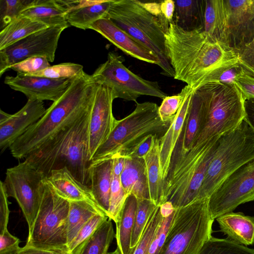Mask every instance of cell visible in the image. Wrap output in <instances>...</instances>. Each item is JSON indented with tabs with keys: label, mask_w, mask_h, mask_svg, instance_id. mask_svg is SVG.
<instances>
[{
	"label": "cell",
	"mask_w": 254,
	"mask_h": 254,
	"mask_svg": "<svg viewBox=\"0 0 254 254\" xmlns=\"http://www.w3.org/2000/svg\"><path fill=\"white\" fill-rule=\"evenodd\" d=\"M173 22L186 30L201 27L204 23L205 0H175Z\"/></svg>",
	"instance_id": "f1b7e54d"
},
{
	"label": "cell",
	"mask_w": 254,
	"mask_h": 254,
	"mask_svg": "<svg viewBox=\"0 0 254 254\" xmlns=\"http://www.w3.org/2000/svg\"><path fill=\"white\" fill-rule=\"evenodd\" d=\"M113 174L120 177L123 172L126 162V157L116 154L113 157Z\"/></svg>",
	"instance_id": "db71d44e"
},
{
	"label": "cell",
	"mask_w": 254,
	"mask_h": 254,
	"mask_svg": "<svg viewBox=\"0 0 254 254\" xmlns=\"http://www.w3.org/2000/svg\"><path fill=\"white\" fill-rule=\"evenodd\" d=\"M108 219V216L105 214L99 213L96 214L88 220L80 229L76 237L68 246V254H75L83 243Z\"/></svg>",
	"instance_id": "60d3db41"
},
{
	"label": "cell",
	"mask_w": 254,
	"mask_h": 254,
	"mask_svg": "<svg viewBox=\"0 0 254 254\" xmlns=\"http://www.w3.org/2000/svg\"><path fill=\"white\" fill-rule=\"evenodd\" d=\"M197 254H254V249L228 239L211 236Z\"/></svg>",
	"instance_id": "836d02e7"
},
{
	"label": "cell",
	"mask_w": 254,
	"mask_h": 254,
	"mask_svg": "<svg viewBox=\"0 0 254 254\" xmlns=\"http://www.w3.org/2000/svg\"><path fill=\"white\" fill-rule=\"evenodd\" d=\"M47 27L45 24L20 15L0 30V50Z\"/></svg>",
	"instance_id": "f546056e"
},
{
	"label": "cell",
	"mask_w": 254,
	"mask_h": 254,
	"mask_svg": "<svg viewBox=\"0 0 254 254\" xmlns=\"http://www.w3.org/2000/svg\"><path fill=\"white\" fill-rule=\"evenodd\" d=\"M128 195L124 190L120 177L113 174L111 183L108 218L116 223Z\"/></svg>",
	"instance_id": "ab89813d"
},
{
	"label": "cell",
	"mask_w": 254,
	"mask_h": 254,
	"mask_svg": "<svg viewBox=\"0 0 254 254\" xmlns=\"http://www.w3.org/2000/svg\"><path fill=\"white\" fill-rule=\"evenodd\" d=\"M71 80L17 74L15 76H6L4 83L12 89L24 94L28 99L54 102L64 94Z\"/></svg>",
	"instance_id": "ac0fdd59"
},
{
	"label": "cell",
	"mask_w": 254,
	"mask_h": 254,
	"mask_svg": "<svg viewBox=\"0 0 254 254\" xmlns=\"http://www.w3.org/2000/svg\"><path fill=\"white\" fill-rule=\"evenodd\" d=\"M98 86L92 75L85 72L71 79L64 94L11 145L9 149L12 156L24 159L77 121L92 108Z\"/></svg>",
	"instance_id": "6da1fadb"
},
{
	"label": "cell",
	"mask_w": 254,
	"mask_h": 254,
	"mask_svg": "<svg viewBox=\"0 0 254 254\" xmlns=\"http://www.w3.org/2000/svg\"><path fill=\"white\" fill-rule=\"evenodd\" d=\"M67 10L58 0H37L33 5L24 10L20 15L28 17L48 27H60L64 29L70 25L66 19Z\"/></svg>",
	"instance_id": "4316f807"
},
{
	"label": "cell",
	"mask_w": 254,
	"mask_h": 254,
	"mask_svg": "<svg viewBox=\"0 0 254 254\" xmlns=\"http://www.w3.org/2000/svg\"><path fill=\"white\" fill-rule=\"evenodd\" d=\"M244 109L245 114L244 120L254 130V98L245 101Z\"/></svg>",
	"instance_id": "f5cc1de1"
},
{
	"label": "cell",
	"mask_w": 254,
	"mask_h": 254,
	"mask_svg": "<svg viewBox=\"0 0 254 254\" xmlns=\"http://www.w3.org/2000/svg\"><path fill=\"white\" fill-rule=\"evenodd\" d=\"M190 87L185 86L177 95L167 96L159 107L158 111L161 120L165 122H172L180 107L184 98Z\"/></svg>",
	"instance_id": "b9f144b4"
},
{
	"label": "cell",
	"mask_w": 254,
	"mask_h": 254,
	"mask_svg": "<svg viewBox=\"0 0 254 254\" xmlns=\"http://www.w3.org/2000/svg\"><path fill=\"white\" fill-rule=\"evenodd\" d=\"M45 178L41 172L24 160L6 171L3 183L6 194L17 202L27 221L29 232L42 203Z\"/></svg>",
	"instance_id": "8fae6325"
},
{
	"label": "cell",
	"mask_w": 254,
	"mask_h": 254,
	"mask_svg": "<svg viewBox=\"0 0 254 254\" xmlns=\"http://www.w3.org/2000/svg\"><path fill=\"white\" fill-rule=\"evenodd\" d=\"M220 136L193 147L169 169L164 181L166 202L180 208L198 199L199 189L214 156Z\"/></svg>",
	"instance_id": "277c9868"
},
{
	"label": "cell",
	"mask_w": 254,
	"mask_h": 254,
	"mask_svg": "<svg viewBox=\"0 0 254 254\" xmlns=\"http://www.w3.org/2000/svg\"><path fill=\"white\" fill-rule=\"evenodd\" d=\"M43 101L28 99L25 105L13 114L0 111V149L4 151L44 115Z\"/></svg>",
	"instance_id": "e0dca14e"
},
{
	"label": "cell",
	"mask_w": 254,
	"mask_h": 254,
	"mask_svg": "<svg viewBox=\"0 0 254 254\" xmlns=\"http://www.w3.org/2000/svg\"><path fill=\"white\" fill-rule=\"evenodd\" d=\"M137 206V198L133 195H129L115 223V238L121 254H133L130 244Z\"/></svg>",
	"instance_id": "83f0119b"
},
{
	"label": "cell",
	"mask_w": 254,
	"mask_h": 254,
	"mask_svg": "<svg viewBox=\"0 0 254 254\" xmlns=\"http://www.w3.org/2000/svg\"><path fill=\"white\" fill-rule=\"evenodd\" d=\"M120 178L122 186L128 195H133L137 199H150L143 158H126L125 167Z\"/></svg>",
	"instance_id": "cb8c5ba5"
},
{
	"label": "cell",
	"mask_w": 254,
	"mask_h": 254,
	"mask_svg": "<svg viewBox=\"0 0 254 254\" xmlns=\"http://www.w3.org/2000/svg\"><path fill=\"white\" fill-rule=\"evenodd\" d=\"M254 159L245 164L227 178L208 198L213 220L233 212L239 205L253 201Z\"/></svg>",
	"instance_id": "7c38bea8"
},
{
	"label": "cell",
	"mask_w": 254,
	"mask_h": 254,
	"mask_svg": "<svg viewBox=\"0 0 254 254\" xmlns=\"http://www.w3.org/2000/svg\"><path fill=\"white\" fill-rule=\"evenodd\" d=\"M69 209V201L58 195L45 180L42 203L26 245L68 252Z\"/></svg>",
	"instance_id": "ba28073f"
},
{
	"label": "cell",
	"mask_w": 254,
	"mask_h": 254,
	"mask_svg": "<svg viewBox=\"0 0 254 254\" xmlns=\"http://www.w3.org/2000/svg\"><path fill=\"white\" fill-rule=\"evenodd\" d=\"M51 66L50 62L45 58L33 57L25 59L10 67L17 74L29 75L43 70Z\"/></svg>",
	"instance_id": "7bdbcfd3"
},
{
	"label": "cell",
	"mask_w": 254,
	"mask_h": 254,
	"mask_svg": "<svg viewBox=\"0 0 254 254\" xmlns=\"http://www.w3.org/2000/svg\"><path fill=\"white\" fill-rule=\"evenodd\" d=\"M113 158L92 160L89 167V189L98 207L108 217L113 177Z\"/></svg>",
	"instance_id": "ffe728a7"
},
{
	"label": "cell",
	"mask_w": 254,
	"mask_h": 254,
	"mask_svg": "<svg viewBox=\"0 0 254 254\" xmlns=\"http://www.w3.org/2000/svg\"><path fill=\"white\" fill-rule=\"evenodd\" d=\"M114 100L111 89L105 85L98 84L90 119V160L98 148L108 139L116 126L118 120L113 114Z\"/></svg>",
	"instance_id": "9a60e30c"
},
{
	"label": "cell",
	"mask_w": 254,
	"mask_h": 254,
	"mask_svg": "<svg viewBox=\"0 0 254 254\" xmlns=\"http://www.w3.org/2000/svg\"><path fill=\"white\" fill-rule=\"evenodd\" d=\"M112 0H104L100 3L69 11L66 14V19L70 26L89 29L95 22L105 17Z\"/></svg>",
	"instance_id": "1f68e13d"
},
{
	"label": "cell",
	"mask_w": 254,
	"mask_h": 254,
	"mask_svg": "<svg viewBox=\"0 0 254 254\" xmlns=\"http://www.w3.org/2000/svg\"><path fill=\"white\" fill-rule=\"evenodd\" d=\"M92 29L100 34L126 54L137 60L159 66L158 58L124 30L107 18H102L91 25Z\"/></svg>",
	"instance_id": "d6986e66"
},
{
	"label": "cell",
	"mask_w": 254,
	"mask_h": 254,
	"mask_svg": "<svg viewBox=\"0 0 254 254\" xmlns=\"http://www.w3.org/2000/svg\"><path fill=\"white\" fill-rule=\"evenodd\" d=\"M245 74L244 68L238 60L230 62L210 72L203 80L201 87L210 83L235 84L236 80Z\"/></svg>",
	"instance_id": "d590c367"
},
{
	"label": "cell",
	"mask_w": 254,
	"mask_h": 254,
	"mask_svg": "<svg viewBox=\"0 0 254 254\" xmlns=\"http://www.w3.org/2000/svg\"><path fill=\"white\" fill-rule=\"evenodd\" d=\"M235 84L241 92L245 99L254 98V77L246 74L239 77Z\"/></svg>",
	"instance_id": "681fc988"
},
{
	"label": "cell",
	"mask_w": 254,
	"mask_h": 254,
	"mask_svg": "<svg viewBox=\"0 0 254 254\" xmlns=\"http://www.w3.org/2000/svg\"><path fill=\"white\" fill-rule=\"evenodd\" d=\"M155 137L157 136L152 134L147 136L136 145L125 153L122 156L126 158H143L150 150Z\"/></svg>",
	"instance_id": "7dc6e473"
},
{
	"label": "cell",
	"mask_w": 254,
	"mask_h": 254,
	"mask_svg": "<svg viewBox=\"0 0 254 254\" xmlns=\"http://www.w3.org/2000/svg\"><path fill=\"white\" fill-rule=\"evenodd\" d=\"M203 30L210 40L229 47L224 0H205Z\"/></svg>",
	"instance_id": "484cf974"
},
{
	"label": "cell",
	"mask_w": 254,
	"mask_h": 254,
	"mask_svg": "<svg viewBox=\"0 0 254 254\" xmlns=\"http://www.w3.org/2000/svg\"><path fill=\"white\" fill-rule=\"evenodd\" d=\"M220 231L227 238L246 246L254 244V216L229 212L216 219Z\"/></svg>",
	"instance_id": "603a6c76"
},
{
	"label": "cell",
	"mask_w": 254,
	"mask_h": 254,
	"mask_svg": "<svg viewBox=\"0 0 254 254\" xmlns=\"http://www.w3.org/2000/svg\"><path fill=\"white\" fill-rule=\"evenodd\" d=\"M254 159V130L244 120L220 137L214 156L199 189L198 199L209 198L230 175Z\"/></svg>",
	"instance_id": "8992f818"
},
{
	"label": "cell",
	"mask_w": 254,
	"mask_h": 254,
	"mask_svg": "<svg viewBox=\"0 0 254 254\" xmlns=\"http://www.w3.org/2000/svg\"><path fill=\"white\" fill-rule=\"evenodd\" d=\"M159 206L149 199H137V206L131 236L130 248L133 252L153 212Z\"/></svg>",
	"instance_id": "e575fe53"
},
{
	"label": "cell",
	"mask_w": 254,
	"mask_h": 254,
	"mask_svg": "<svg viewBox=\"0 0 254 254\" xmlns=\"http://www.w3.org/2000/svg\"><path fill=\"white\" fill-rule=\"evenodd\" d=\"M15 254H68L67 252L47 250L25 245Z\"/></svg>",
	"instance_id": "f907efd6"
},
{
	"label": "cell",
	"mask_w": 254,
	"mask_h": 254,
	"mask_svg": "<svg viewBox=\"0 0 254 254\" xmlns=\"http://www.w3.org/2000/svg\"><path fill=\"white\" fill-rule=\"evenodd\" d=\"M64 29L49 27L0 50V76L12 65L33 57L54 62L61 35Z\"/></svg>",
	"instance_id": "4fadbf2b"
},
{
	"label": "cell",
	"mask_w": 254,
	"mask_h": 254,
	"mask_svg": "<svg viewBox=\"0 0 254 254\" xmlns=\"http://www.w3.org/2000/svg\"><path fill=\"white\" fill-rule=\"evenodd\" d=\"M158 109L155 103H137L131 113L118 120L108 139L98 148L92 160L112 158L116 154L122 156L150 134L161 138L172 122H163Z\"/></svg>",
	"instance_id": "52a82bcc"
},
{
	"label": "cell",
	"mask_w": 254,
	"mask_h": 254,
	"mask_svg": "<svg viewBox=\"0 0 254 254\" xmlns=\"http://www.w3.org/2000/svg\"><path fill=\"white\" fill-rule=\"evenodd\" d=\"M148 186L150 200L159 206L166 202L164 181L162 179L160 162V138L155 137L150 150L143 157Z\"/></svg>",
	"instance_id": "d4e9b609"
},
{
	"label": "cell",
	"mask_w": 254,
	"mask_h": 254,
	"mask_svg": "<svg viewBox=\"0 0 254 254\" xmlns=\"http://www.w3.org/2000/svg\"><path fill=\"white\" fill-rule=\"evenodd\" d=\"M253 200H254V198H253Z\"/></svg>",
	"instance_id": "9f6ffc18"
},
{
	"label": "cell",
	"mask_w": 254,
	"mask_h": 254,
	"mask_svg": "<svg viewBox=\"0 0 254 254\" xmlns=\"http://www.w3.org/2000/svg\"><path fill=\"white\" fill-rule=\"evenodd\" d=\"M99 213H104L96 204L91 202H69L67 218L68 247L83 225L93 216Z\"/></svg>",
	"instance_id": "4dcf8cb0"
},
{
	"label": "cell",
	"mask_w": 254,
	"mask_h": 254,
	"mask_svg": "<svg viewBox=\"0 0 254 254\" xmlns=\"http://www.w3.org/2000/svg\"><path fill=\"white\" fill-rule=\"evenodd\" d=\"M45 181L58 195L69 202L88 201L96 204L90 189L78 182L66 167L53 170Z\"/></svg>",
	"instance_id": "7402d4cb"
},
{
	"label": "cell",
	"mask_w": 254,
	"mask_h": 254,
	"mask_svg": "<svg viewBox=\"0 0 254 254\" xmlns=\"http://www.w3.org/2000/svg\"><path fill=\"white\" fill-rule=\"evenodd\" d=\"M175 211L170 215L163 217L161 226L158 229L152 242L149 254H158L165 240L167 233L173 219Z\"/></svg>",
	"instance_id": "f6af8a7d"
},
{
	"label": "cell",
	"mask_w": 254,
	"mask_h": 254,
	"mask_svg": "<svg viewBox=\"0 0 254 254\" xmlns=\"http://www.w3.org/2000/svg\"><path fill=\"white\" fill-rule=\"evenodd\" d=\"M92 109L24 160L45 177L53 170L66 167L78 182L89 188V124Z\"/></svg>",
	"instance_id": "7a4b0ae2"
},
{
	"label": "cell",
	"mask_w": 254,
	"mask_h": 254,
	"mask_svg": "<svg viewBox=\"0 0 254 254\" xmlns=\"http://www.w3.org/2000/svg\"><path fill=\"white\" fill-rule=\"evenodd\" d=\"M20 240L11 234L8 229L0 233V254H15L21 249Z\"/></svg>",
	"instance_id": "bcb514c9"
},
{
	"label": "cell",
	"mask_w": 254,
	"mask_h": 254,
	"mask_svg": "<svg viewBox=\"0 0 254 254\" xmlns=\"http://www.w3.org/2000/svg\"><path fill=\"white\" fill-rule=\"evenodd\" d=\"M84 72L83 66L82 65L75 63H65L51 65L43 70L27 75L38 76L55 79H72L81 75Z\"/></svg>",
	"instance_id": "f35d334b"
},
{
	"label": "cell",
	"mask_w": 254,
	"mask_h": 254,
	"mask_svg": "<svg viewBox=\"0 0 254 254\" xmlns=\"http://www.w3.org/2000/svg\"><path fill=\"white\" fill-rule=\"evenodd\" d=\"M227 43L236 54L254 39V0H224Z\"/></svg>",
	"instance_id": "2e32d148"
},
{
	"label": "cell",
	"mask_w": 254,
	"mask_h": 254,
	"mask_svg": "<svg viewBox=\"0 0 254 254\" xmlns=\"http://www.w3.org/2000/svg\"><path fill=\"white\" fill-rule=\"evenodd\" d=\"M105 17L152 52L159 60L162 74L174 77L165 43L170 23L163 14H154L141 1L113 0Z\"/></svg>",
	"instance_id": "3957f363"
},
{
	"label": "cell",
	"mask_w": 254,
	"mask_h": 254,
	"mask_svg": "<svg viewBox=\"0 0 254 254\" xmlns=\"http://www.w3.org/2000/svg\"><path fill=\"white\" fill-rule=\"evenodd\" d=\"M238 61L246 73L254 77V39L237 53Z\"/></svg>",
	"instance_id": "ee69618b"
},
{
	"label": "cell",
	"mask_w": 254,
	"mask_h": 254,
	"mask_svg": "<svg viewBox=\"0 0 254 254\" xmlns=\"http://www.w3.org/2000/svg\"><path fill=\"white\" fill-rule=\"evenodd\" d=\"M211 95V83L193 91L184 126L172 156L169 169L192 148L195 139L203 128L208 115Z\"/></svg>",
	"instance_id": "5bb4252c"
},
{
	"label": "cell",
	"mask_w": 254,
	"mask_h": 254,
	"mask_svg": "<svg viewBox=\"0 0 254 254\" xmlns=\"http://www.w3.org/2000/svg\"><path fill=\"white\" fill-rule=\"evenodd\" d=\"M211 84L212 95L207 119L192 147L232 131L245 118V100L237 85L235 83Z\"/></svg>",
	"instance_id": "9c48e42d"
},
{
	"label": "cell",
	"mask_w": 254,
	"mask_h": 254,
	"mask_svg": "<svg viewBox=\"0 0 254 254\" xmlns=\"http://www.w3.org/2000/svg\"><path fill=\"white\" fill-rule=\"evenodd\" d=\"M3 181L0 182V233L7 229L10 211L8 200Z\"/></svg>",
	"instance_id": "c3c4849f"
},
{
	"label": "cell",
	"mask_w": 254,
	"mask_h": 254,
	"mask_svg": "<svg viewBox=\"0 0 254 254\" xmlns=\"http://www.w3.org/2000/svg\"><path fill=\"white\" fill-rule=\"evenodd\" d=\"M108 254H121L119 249L117 248L114 251L109 253Z\"/></svg>",
	"instance_id": "11a10c76"
},
{
	"label": "cell",
	"mask_w": 254,
	"mask_h": 254,
	"mask_svg": "<svg viewBox=\"0 0 254 254\" xmlns=\"http://www.w3.org/2000/svg\"><path fill=\"white\" fill-rule=\"evenodd\" d=\"M175 7L174 0H165L160 2L161 12L169 23L173 21Z\"/></svg>",
	"instance_id": "816d5d0a"
},
{
	"label": "cell",
	"mask_w": 254,
	"mask_h": 254,
	"mask_svg": "<svg viewBox=\"0 0 254 254\" xmlns=\"http://www.w3.org/2000/svg\"><path fill=\"white\" fill-rule=\"evenodd\" d=\"M193 91L191 88L189 89L169 128L160 138V167L164 181L167 176L172 156L184 126Z\"/></svg>",
	"instance_id": "44dd1931"
},
{
	"label": "cell",
	"mask_w": 254,
	"mask_h": 254,
	"mask_svg": "<svg viewBox=\"0 0 254 254\" xmlns=\"http://www.w3.org/2000/svg\"><path fill=\"white\" fill-rule=\"evenodd\" d=\"M162 219L160 206H158L149 218L133 254H149L151 244Z\"/></svg>",
	"instance_id": "8d00e7d4"
},
{
	"label": "cell",
	"mask_w": 254,
	"mask_h": 254,
	"mask_svg": "<svg viewBox=\"0 0 254 254\" xmlns=\"http://www.w3.org/2000/svg\"><path fill=\"white\" fill-rule=\"evenodd\" d=\"M124 59L110 52L107 60L101 64L92 75L98 84L110 88L114 98L136 102L141 96H150L164 99L167 94L157 81L144 79L128 69Z\"/></svg>",
	"instance_id": "30bf717a"
},
{
	"label": "cell",
	"mask_w": 254,
	"mask_h": 254,
	"mask_svg": "<svg viewBox=\"0 0 254 254\" xmlns=\"http://www.w3.org/2000/svg\"><path fill=\"white\" fill-rule=\"evenodd\" d=\"M37 0H0V28L3 29L20 16L27 8L34 4Z\"/></svg>",
	"instance_id": "74e56055"
},
{
	"label": "cell",
	"mask_w": 254,
	"mask_h": 254,
	"mask_svg": "<svg viewBox=\"0 0 254 254\" xmlns=\"http://www.w3.org/2000/svg\"><path fill=\"white\" fill-rule=\"evenodd\" d=\"M115 237L112 220L108 218L75 254H108L109 247Z\"/></svg>",
	"instance_id": "d6a6232c"
},
{
	"label": "cell",
	"mask_w": 254,
	"mask_h": 254,
	"mask_svg": "<svg viewBox=\"0 0 254 254\" xmlns=\"http://www.w3.org/2000/svg\"><path fill=\"white\" fill-rule=\"evenodd\" d=\"M208 198L195 199L175 212L158 254H197L211 236L213 220Z\"/></svg>",
	"instance_id": "5b68a950"
}]
</instances>
